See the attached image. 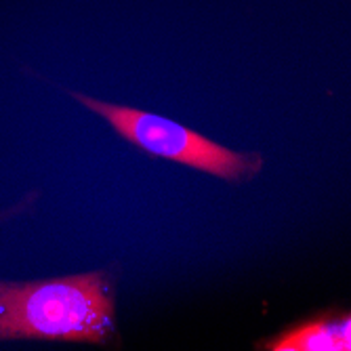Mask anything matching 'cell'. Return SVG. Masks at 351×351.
<instances>
[{
	"instance_id": "1",
	"label": "cell",
	"mask_w": 351,
	"mask_h": 351,
	"mask_svg": "<svg viewBox=\"0 0 351 351\" xmlns=\"http://www.w3.org/2000/svg\"><path fill=\"white\" fill-rule=\"evenodd\" d=\"M36 339L118 347L114 282L88 271L36 282L0 280V341Z\"/></svg>"
},
{
	"instance_id": "4",
	"label": "cell",
	"mask_w": 351,
	"mask_h": 351,
	"mask_svg": "<svg viewBox=\"0 0 351 351\" xmlns=\"http://www.w3.org/2000/svg\"><path fill=\"white\" fill-rule=\"evenodd\" d=\"M36 200H38V194H27L25 200H21L19 204L11 206V208H7V210H0V223H5V221H9V219H13V217L21 215L32 202H36Z\"/></svg>"
},
{
	"instance_id": "3",
	"label": "cell",
	"mask_w": 351,
	"mask_h": 351,
	"mask_svg": "<svg viewBox=\"0 0 351 351\" xmlns=\"http://www.w3.org/2000/svg\"><path fill=\"white\" fill-rule=\"evenodd\" d=\"M259 349L269 351H349L351 349V317L324 315L301 326L284 330L265 341Z\"/></svg>"
},
{
	"instance_id": "2",
	"label": "cell",
	"mask_w": 351,
	"mask_h": 351,
	"mask_svg": "<svg viewBox=\"0 0 351 351\" xmlns=\"http://www.w3.org/2000/svg\"><path fill=\"white\" fill-rule=\"evenodd\" d=\"M72 97L93 114L106 118L120 137L152 156L167 158L228 183L252 181L263 171V156L257 152L230 149L179 122L143 110L108 104L82 93H72Z\"/></svg>"
}]
</instances>
